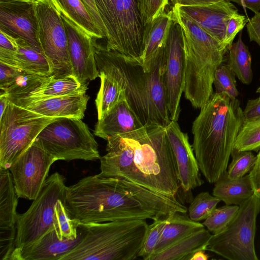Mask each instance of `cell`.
Wrapping results in <instances>:
<instances>
[{
    "label": "cell",
    "instance_id": "2e32d148",
    "mask_svg": "<svg viewBox=\"0 0 260 260\" xmlns=\"http://www.w3.org/2000/svg\"><path fill=\"white\" fill-rule=\"evenodd\" d=\"M166 131L176 161L180 187L184 192H189L204 183L192 146L177 121L171 120Z\"/></svg>",
    "mask_w": 260,
    "mask_h": 260
},
{
    "label": "cell",
    "instance_id": "9a60e30c",
    "mask_svg": "<svg viewBox=\"0 0 260 260\" xmlns=\"http://www.w3.org/2000/svg\"><path fill=\"white\" fill-rule=\"evenodd\" d=\"M0 27L25 40L43 53L38 38L39 25L35 2L0 1Z\"/></svg>",
    "mask_w": 260,
    "mask_h": 260
},
{
    "label": "cell",
    "instance_id": "d6a6232c",
    "mask_svg": "<svg viewBox=\"0 0 260 260\" xmlns=\"http://www.w3.org/2000/svg\"><path fill=\"white\" fill-rule=\"evenodd\" d=\"M79 222L71 217L65 202L58 200L55 206L54 226L61 239H74L78 235Z\"/></svg>",
    "mask_w": 260,
    "mask_h": 260
},
{
    "label": "cell",
    "instance_id": "ab89813d",
    "mask_svg": "<svg viewBox=\"0 0 260 260\" xmlns=\"http://www.w3.org/2000/svg\"><path fill=\"white\" fill-rule=\"evenodd\" d=\"M18 37L0 27V60L13 55L18 49Z\"/></svg>",
    "mask_w": 260,
    "mask_h": 260
},
{
    "label": "cell",
    "instance_id": "681fc988",
    "mask_svg": "<svg viewBox=\"0 0 260 260\" xmlns=\"http://www.w3.org/2000/svg\"><path fill=\"white\" fill-rule=\"evenodd\" d=\"M10 100L7 95L3 92L0 93V118H1L5 113L9 104Z\"/></svg>",
    "mask_w": 260,
    "mask_h": 260
},
{
    "label": "cell",
    "instance_id": "83f0119b",
    "mask_svg": "<svg viewBox=\"0 0 260 260\" xmlns=\"http://www.w3.org/2000/svg\"><path fill=\"white\" fill-rule=\"evenodd\" d=\"M87 89V84L80 83L73 75L58 77L52 75L49 77L42 87L24 98L37 99L63 96L86 92Z\"/></svg>",
    "mask_w": 260,
    "mask_h": 260
},
{
    "label": "cell",
    "instance_id": "b9f144b4",
    "mask_svg": "<svg viewBox=\"0 0 260 260\" xmlns=\"http://www.w3.org/2000/svg\"><path fill=\"white\" fill-rule=\"evenodd\" d=\"M24 71L0 61V89H5Z\"/></svg>",
    "mask_w": 260,
    "mask_h": 260
},
{
    "label": "cell",
    "instance_id": "7a4b0ae2",
    "mask_svg": "<svg viewBox=\"0 0 260 260\" xmlns=\"http://www.w3.org/2000/svg\"><path fill=\"white\" fill-rule=\"evenodd\" d=\"M101 156V177H117L167 196L180 187L176 164L166 127L144 126L125 138H109Z\"/></svg>",
    "mask_w": 260,
    "mask_h": 260
},
{
    "label": "cell",
    "instance_id": "7dc6e473",
    "mask_svg": "<svg viewBox=\"0 0 260 260\" xmlns=\"http://www.w3.org/2000/svg\"><path fill=\"white\" fill-rule=\"evenodd\" d=\"M243 7L247 8L255 14L260 11V0H230Z\"/></svg>",
    "mask_w": 260,
    "mask_h": 260
},
{
    "label": "cell",
    "instance_id": "cb8c5ba5",
    "mask_svg": "<svg viewBox=\"0 0 260 260\" xmlns=\"http://www.w3.org/2000/svg\"><path fill=\"white\" fill-rule=\"evenodd\" d=\"M254 194L249 175L238 178L228 176L227 171L215 182L213 195L228 205H240Z\"/></svg>",
    "mask_w": 260,
    "mask_h": 260
},
{
    "label": "cell",
    "instance_id": "3957f363",
    "mask_svg": "<svg viewBox=\"0 0 260 260\" xmlns=\"http://www.w3.org/2000/svg\"><path fill=\"white\" fill-rule=\"evenodd\" d=\"M96 40L94 39L93 45L99 73L118 84L144 126H167L171 120L162 81L164 45L158 52L151 70L146 71L141 60L109 49Z\"/></svg>",
    "mask_w": 260,
    "mask_h": 260
},
{
    "label": "cell",
    "instance_id": "e575fe53",
    "mask_svg": "<svg viewBox=\"0 0 260 260\" xmlns=\"http://www.w3.org/2000/svg\"><path fill=\"white\" fill-rule=\"evenodd\" d=\"M239 209V205H232L215 208L204 220L203 224L213 234L222 231L234 218Z\"/></svg>",
    "mask_w": 260,
    "mask_h": 260
},
{
    "label": "cell",
    "instance_id": "ffe728a7",
    "mask_svg": "<svg viewBox=\"0 0 260 260\" xmlns=\"http://www.w3.org/2000/svg\"><path fill=\"white\" fill-rule=\"evenodd\" d=\"M83 236V230L79 224L78 235L74 239H60L54 227L36 243L12 255L9 260H59L80 243Z\"/></svg>",
    "mask_w": 260,
    "mask_h": 260
},
{
    "label": "cell",
    "instance_id": "7402d4cb",
    "mask_svg": "<svg viewBox=\"0 0 260 260\" xmlns=\"http://www.w3.org/2000/svg\"><path fill=\"white\" fill-rule=\"evenodd\" d=\"M17 43L16 52L9 58L0 61L25 72L47 77L52 75L50 64L43 53L35 49L20 38H18Z\"/></svg>",
    "mask_w": 260,
    "mask_h": 260
},
{
    "label": "cell",
    "instance_id": "4316f807",
    "mask_svg": "<svg viewBox=\"0 0 260 260\" xmlns=\"http://www.w3.org/2000/svg\"><path fill=\"white\" fill-rule=\"evenodd\" d=\"M172 17V10L168 13L165 12L151 23L142 58V62L146 71L151 70L156 54L164 45Z\"/></svg>",
    "mask_w": 260,
    "mask_h": 260
},
{
    "label": "cell",
    "instance_id": "ee69618b",
    "mask_svg": "<svg viewBox=\"0 0 260 260\" xmlns=\"http://www.w3.org/2000/svg\"><path fill=\"white\" fill-rule=\"evenodd\" d=\"M247 33L250 41L256 42L260 47V12L248 20L246 24Z\"/></svg>",
    "mask_w": 260,
    "mask_h": 260
},
{
    "label": "cell",
    "instance_id": "c3c4849f",
    "mask_svg": "<svg viewBox=\"0 0 260 260\" xmlns=\"http://www.w3.org/2000/svg\"><path fill=\"white\" fill-rule=\"evenodd\" d=\"M221 0H174V4L180 6H200L211 4Z\"/></svg>",
    "mask_w": 260,
    "mask_h": 260
},
{
    "label": "cell",
    "instance_id": "f1b7e54d",
    "mask_svg": "<svg viewBox=\"0 0 260 260\" xmlns=\"http://www.w3.org/2000/svg\"><path fill=\"white\" fill-rule=\"evenodd\" d=\"M228 66L243 84H250L253 79L251 56L248 47L243 42L241 35L236 43L228 49Z\"/></svg>",
    "mask_w": 260,
    "mask_h": 260
},
{
    "label": "cell",
    "instance_id": "9c48e42d",
    "mask_svg": "<svg viewBox=\"0 0 260 260\" xmlns=\"http://www.w3.org/2000/svg\"><path fill=\"white\" fill-rule=\"evenodd\" d=\"M260 199L255 194L239 205L233 220L221 232L213 234L206 250L229 260H257L254 238Z\"/></svg>",
    "mask_w": 260,
    "mask_h": 260
},
{
    "label": "cell",
    "instance_id": "f6af8a7d",
    "mask_svg": "<svg viewBox=\"0 0 260 260\" xmlns=\"http://www.w3.org/2000/svg\"><path fill=\"white\" fill-rule=\"evenodd\" d=\"M248 175L254 194L260 199V150L256 162Z\"/></svg>",
    "mask_w": 260,
    "mask_h": 260
},
{
    "label": "cell",
    "instance_id": "30bf717a",
    "mask_svg": "<svg viewBox=\"0 0 260 260\" xmlns=\"http://www.w3.org/2000/svg\"><path fill=\"white\" fill-rule=\"evenodd\" d=\"M56 117L42 116L10 101L0 118V169H9Z\"/></svg>",
    "mask_w": 260,
    "mask_h": 260
},
{
    "label": "cell",
    "instance_id": "603a6c76",
    "mask_svg": "<svg viewBox=\"0 0 260 260\" xmlns=\"http://www.w3.org/2000/svg\"><path fill=\"white\" fill-rule=\"evenodd\" d=\"M211 236L210 232L204 227L161 251L154 253L149 260H188L197 251L206 250Z\"/></svg>",
    "mask_w": 260,
    "mask_h": 260
},
{
    "label": "cell",
    "instance_id": "7bdbcfd3",
    "mask_svg": "<svg viewBox=\"0 0 260 260\" xmlns=\"http://www.w3.org/2000/svg\"><path fill=\"white\" fill-rule=\"evenodd\" d=\"M243 112L244 122L260 119V96L249 100Z\"/></svg>",
    "mask_w": 260,
    "mask_h": 260
},
{
    "label": "cell",
    "instance_id": "d4e9b609",
    "mask_svg": "<svg viewBox=\"0 0 260 260\" xmlns=\"http://www.w3.org/2000/svg\"><path fill=\"white\" fill-rule=\"evenodd\" d=\"M204 227L203 223L191 220L186 212L177 211L170 214L154 253L161 251Z\"/></svg>",
    "mask_w": 260,
    "mask_h": 260
},
{
    "label": "cell",
    "instance_id": "1f68e13d",
    "mask_svg": "<svg viewBox=\"0 0 260 260\" xmlns=\"http://www.w3.org/2000/svg\"><path fill=\"white\" fill-rule=\"evenodd\" d=\"M237 151L260 150V119L244 122L234 145Z\"/></svg>",
    "mask_w": 260,
    "mask_h": 260
},
{
    "label": "cell",
    "instance_id": "8fae6325",
    "mask_svg": "<svg viewBox=\"0 0 260 260\" xmlns=\"http://www.w3.org/2000/svg\"><path fill=\"white\" fill-rule=\"evenodd\" d=\"M35 6L39 41L50 64L52 75L58 77L73 75L66 30L59 12L51 0H38Z\"/></svg>",
    "mask_w": 260,
    "mask_h": 260
},
{
    "label": "cell",
    "instance_id": "8d00e7d4",
    "mask_svg": "<svg viewBox=\"0 0 260 260\" xmlns=\"http://www.w3.org/2000/svg\"><path fill=\"white\" fill-rule=\"evenodd\" d=\"M232 160L227 170L228 176L231 178L242 177L249 172L254 166L257 155L251 151H237L234 149Z\"/></svg>",
    "mask_w": 260,
    "mask_h": 260
},
{
    "label": "cell",
    "instance_id": "f546056e",
    "mask_svg": "<svg viewBox=\"0 0 260 260\" xmlns=\"http://www.w3.org/2000/svg\"><path fill=\"white\" fill-rule=\"evenodd\" d=\"M49 77L23 71L4 90L10 101L27 97L42 87Z\"/></svg>",
    "mask_w": 260,
    "mask_h": 260
},
{
    "label": "cell",
    "instance_id": "277c9868",
    "mask_svg": "<svg viewBox=\"0 0 260 260\" xmlns=\"http://www.w3.org/2000/svg\"><path fill=\"white\" fill-rule=\"evenodd\" d=\"M243 111L238 99L215 92L193 122V150L200 171L210 183L227 171L244 122Z\"/></svg>",
    "mask_w": 260,
    "mask_h": 260
},
{
    "label": "cell",
    "instance_id": "8992f818",
    "mask_svg": "<svg viewBox=\"0 0 260 260\" xmlns=\"http://www.w3.org/2000/svg\"><path fill=\"white\" fill-rule=\"evenodd\" d=\"M106 32V47L140 60L151 28L142 18L140 0H94Z\"/></svg>",
    "mask_w": 260,
    "mask_h": 260
},
{
    "label": "cell",
    "instance_id": "7c38bea8",
    "mask_svg": "<svg viewBox=\"0 0 260 260\" xmlns=\"http://www.w3.org/2000/svg\"><path fill=\"white\" fill-rule=\"evenodd\" d=\"M185 54L181 27L173 16L164 44L162 81L171 120L177 121L184 87Z\"/></svg>",
    "mask_w": 260,
    "mask_h": 260
},
{
    "label": "cell",
    "instance_id": "5b68a950",
    "mask_svg": "<svg viewBox=\"0 0 260 260\" xmlns=\"http://www.w3.org/2000/svg\"><path fill=\"white\" fill-rule=\"evenodd\" d=\"M80 243L59 260H133L138 257L149 225L146 219L79 223Z\"/></svg>",
    "mask_w": 260,
    "mask_h": 260
},
{
    "label": "cell",
    "instance_id": "4fadbf2b",
    "mask_svg": "<svg viewBox=\"0 0 260 260\" xmlns=\"http://www.w3.org/2000/svg\"><path fill=\"white\" fill-rule=\"evenodd\" d=\"M56 160L34 142L9 169L18 198L34 200Z\"/></svg>",
    "mask_w": 260,
    "mask_h": 260
},
{
    "label": "cell",
    "instance_id": "f907efd6",
    "mask_svg": "<svg viewBox=\"0 0 260 260\" xmlns=\"http://www.w3.org/2000/svg\"><path fill=\"white\" fill-rule=\"evenodd\" d=\"M205 251V250L197 251L189 256L188 260H207L209 256Z\"/></svg>",
    "mask_w": 260,
    "mask_h": 260
},
{
    "label": "cell",
    "instance_id": "d6986e66",
    "mask_svg": "<svg viewBox=\"0 0 260 260\" xmlns=\"http://www.w3.org/2000/svg\"><path fill=\"white\" fill-rule=\"evenodd\" d=\"M89 98L86 92H80L46 98H23L10 102L44 116L82 119Z\"/></svg>",
    "mask_w": 260,
    "mask_h": 260
},
{
    "label": "cell",
    "instance_id": "60d3db41",
    "mask_svg": "<svg viewBox=\"0 0 260 260\" xmlns=\"http://www.w3.org/2000/svg\"><path fill=\"white\" fill-rule=\"evenodd\" d=\"M248 21L245 16L239 13L230 18L226 27L224 39V45L228 49L232 44L237 34L244 28Z\"/></svg>",
    "mask_w": 260,
    "mask_h": 260
},
{
    "label": "cell",
    "instance_id": "ac0fdd59",
    "mask_svg": "<svg viewBox=\"0 0 260 260\" xmlns=\"http://www.w3.org/2000/svg\"><path fill=\"white\" fill-rule=\"evenodd\" d=\"M18 198L10 170L0 169L1 260H9L14 249Z\"/></svg>",
    "mask_w": 260,
    "mask_h": 260
},
{
    "label": "cell",
    "instance_id": "484cf974",
    "mask_svg": "<svg viewBox=\"0 0 260 260\" xmlns=\"http://www.w3.org/2000/svg\"><path fill=\"white\" fill-rule=\"evenodd\" d=\"M56 8L95 39L105 38L81 0H51Z\"/></svg>",
    "mask_w": 260,
    "mask_h": 260
},
{
    "label": "cell",
    "instance_id": "836d02e7",
    "mask_svg": "<svg viewBox=\"0 0 260 260\" xmlns=\"http://www.w3.org/2000/svg\"><path fill=\"white\" fill-rule=\"evenodd\" d=\"M221 200L208 192L199 193L193 199L188 207V216L196 222L205 220L216 208Z\"/></svg>",
    "mask_w": 260,
    "mask_h": 260
},
{
    "label": "cell",
    "instance_id": "52a82bcc",
    "mask_svg": "<svg viewBox=\"0 0 260 260\" xmlns=\"http://www.w3.org/2000/svg\"><path fill=\"white\" fill-rule=\"evenodd\" d=\"M35 142L57 160H95L98 144L81 119L58 117L47 124Z\"/></svg>",
    "mask_w": 260,
    "mask_h": 260
},
{
    "label": "cell",
    "instance_id": "f35d334b",
    "mask_svg": "<svg viewBox=\"0 0 260 260\" xmlns=\"http://www.w3.org/2000/svg\"><path fill=\"white\" fill-rule=\"evenodd\" d=\"M168 0H140L142 18L146 25H150L159 15L165 12Z\"/></svg>",
    "mask_w": 260,
    "mask_h": 260
},
{
    "label": "cell",
    "instance_id": "bcb514c9",
    "mask_svg": "<svg viewBox=\"0 0 260 260\" xmlns=\"http://www.w3.org/2000/svg\"><path fill=\"white\" fill-rule=\"evenodd\" d=\"M89 13L93 20L104 34L105 39L106 32L102 21L98 13L94 0H81Z\"/></svg>",
    "mask_w": 260,
    "mask_h": 260
},
{
    "label": "cell",
    "instance_id": "5bb4252c",
    "mask_svg": "<svg viewBox=\"0 0 260 260\" xmlns=\"http://www.w3.org/2000/svg\"><path fill=\"white\" fill-rule=\"evenodd\" d=\"M59 12L66 30L73 74L80 83L87 84L99 77L94 56V39Z\"/></svg>",
    "mask_w": 260,
    "mask_h": 260
},
{
    "label": "cell",
    "instance_id": "4dcf8cb0",
    "mask_svg": "<svg viewBox=\"0 0 260 260\" xmlns=\"http://www.w3.org/2000/svg\"><path fill=\"white\" fill-rule=\"evenodd\" d=\"M100 87L95 100L98 119L108 113L125 96L118 84L103 73H99Z\"/></svg>",
    "mask_w": 260,
    "mask_h": 260
},
{
    "label": "cell",
    "instance_id": "44dd1931",
    "mask_svg": "<svg viewBox=\"0 0 260 260\" xmlns=\"http://www.w3.org/2000/svg\"><path fill=\"white\" fill-rule=\"evenodd\" d=\"M144 127L124 96L104 116L98 119L94 134L107 140L109 138L116 136L125 138Z\"/></svg>",
    "mask_w": 260,
    "mask_h": 260
},
{
    "label": "cell",
    "instance_id": "e0dca14e",
    "mask_svg": "<svg viewBox=\"0 0 260 260\" xmlns=\"http://www.w3.org/2000/svg\"><path fill=\"white\" fill-rule=\"evenodd\" d=\"M174 7L181 14L192 20L224 46L228 21L233 15L238 13L236 7L230 0H221L211 4L200 6L174 4Z\"/></svg>",
    "mask_w": 260,
    "mask_h": 260
},
{
    "label": "cell",
    "instance_id": "d590c367",
    "mask_svg": "<svg viewBox=\"0 0 260 260\" xmlns=\"http://www.w3.org/2000/svg\"><path fill=\"white\" fill-rule=\"evenodd\" d=\"M235 75L228 65L221 64L216 70L213 80L215 92L224 94L230 99H237L239 92Z\"/></svg>",
    "mask_w": 260,
    "mask_h": 260
},
{
    "label": "cell",
    "instance_id": "6da1fadb",
    "mask_svg": "<svg viewBox=\"0 0 260 260\" xmlns=\"http://www.w3.org/2000/svg\"><path fill=\"white\" fill-rule=\"evenodd\" d=\"M65 206L79 223L135 219L153 220L187 208L176 197L167 196L125 179L84 177L67 187Z\"/></svg>",
    "mask_w": 260,
    "mask_h": 260
},
{
    "label": "cell",
    "instance_id": "74e56055",
    "mask_svg": "<svg viewBox=\"0 0 260 260\" xmlns=\"http://www.w3.org/2000/svg\"><path fill=\"white\" fill-rule=\"evenodd\" d=\"M169 216L153 220V223L149 225L146 238L138 256L144 260H149L155 252Z\"/></svg>",
    "mask_w": 260,
    "mask_h": 260
},
{
    "label": "cell",
    "instance_id": "816d5d0a",
    "mask_svg": "<svg viewBox=\"0 0 260 260\" xmlns=\"http://www.w3.org/2000/svg\"><path fill=\"white\" fill-rule=\"evenodd\" d=\"M38 0H0V1H21V2H35Z\"/></svg>",
    "mask_w": 260,
    "mask_h": 260
},
{
    "label": "cell",
    "instance_id": "ba28073f",
    "mask_svg": "<svg viewBox=\"0 0 260 260\" xmlns=\"http://www.w3.org/2000/svg\"><path fill=\"white\" fill-rule=\"evenodd\" d=\"M67 187L65 177L55 172L46 179L28 209L18 214L15 247L10 257L36 243L55 227V206L58 200L66 203Z\"/></svg>",
    "mask_w": 260,
    "mask_h": 260
}]
</instances>
